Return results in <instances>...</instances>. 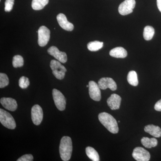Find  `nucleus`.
<instances>
[{
  "label": "nucleus",
  "instance_id": "f257e3e1",
  "mask_svg": "<svg viewBox=\"0 0 161 161\" xmlns=\"http://www.w3.org/2000/svg\"><path fill=\"white\" fill-rule=\"evenodd\" d=\"M98 118L101 123L110 132L113 134L118 133V124L112 115L107 112H102L98 115Z\"/></svg>",
  "mask_w": 161,
  "mask_h": 161
},
{
  "label": "nucleus",
  "instance_id": "f03ea898",
  "mask_svg": "<svg viewBox=\"0 0 161 161\" xmlns=\"http://www.w3.org/2000/svg\"><path fill=\"white\" fill-rule=\"evenodd\" d=\"M73 151V144L71 138L69 136H64L60 140L59 152L61 159L64 161L69 160Z\"/></svg>",
  "mask_w": 161,
  "mask_h": 161
},
{
  "label": "nucleus",
  "instance_id": "7ed1b4c3",
  "mask_svg": "<svg viewBox=\"0 0 161 161\" xmlns=\"http://www.w3.org/2000/svg\"><path fill=\"white\" fill-rule=\"evenodd\" d=\"M0 122L4 127L9 130H14L16 126L14 118L11 114L2 109H0Z\"/></svg>",
  "mask_w": 161,
  "mask_h": 161
},
{
  "label": "nucleus",
  "instance_id": "20e7f679",
  "mask_svg": "<svg viewBox=\"0 0 161 161\" xmlns=\"http://www.w3.org/2000/svg\"><path fill=\"white\" fill-rule=\"evenodd\" d=\"M50 66L53 71V75L57 79L59 80L64 79L67 70L65 67L61 64L60 61L55 60H52Z\"/></svg>",
  "mask_w": 161,
  "mask_h": 161
},
{
  "label": "nucleus",
  "instance_id": "39448f33",
  "mask_svg": "<svg viewBox=\"0 0 161 161\" xmlns=\"http://www.w3.org/2000/svg\"><path fill=\"white\" fill-rule=\"evenodd\" d=\"M53 96L55 104L60 111H64L66 107V99L64 95L60 91L56 89L53 91Z\"/></svg>",
  "mask_w": 161,
  "mask_h": 161
},
{
  "label": "nucleus",
  "instance_id": "423d86ee",
  "mask_svg": "<svg viewBox=\"0 0 161 161\" xmlns=\"http://www.w3.org/2000/svg\"><path fill=\"white\" fill-rule=\"evenodd\" d=\"M38 43L39 46L44 47L47 44L50 37V31L46 26H40L38 31Z\"/></svg>",
  "mask_w": 161,
  "mask_h": 161
},
{
  "label": "nucleus",
  "instance_id": "0eeeda50",
  "mask_svg": "<svg viewBox=\"0 0 161 161\" xmlns=\"http://www.w3.org/2000/svg\"><path fill=\"white\" fill-rule=\"evenodd\" d=\"M135 5V0H125L119 5L118 8L119 12L122 15L130 14L133 12Z\"/></svg>",
  "mask_w": 161,
  "mask_h": 161
},
{
  "label": "nucleus",
  "instance_id": "6e6552de",
  "mask_svg": "<svg viewBox=\"0 0 161 161\" xmlns=\"http://www.w3.org/2000/svg\"><path fill=\"white\" fill-rule=\"evenodd\" d=\"M132 156L137 161H148L150 158V153L140 147H136L133 150Z\"/></svg>",
  "mask_w": 161,
  "mask_h": 161
},
{
  "label": "nucleus",
  "instance_id": "1a4fd4ad",
  "mask_svg": "<svg viewBox=\"0 0 161 161\" xmlns=\"http://www.w3.org/2000/svg\"><path fill=\"white\" fill-rule=\"evenodd\" d=\"M31 119L33 123L36 125L41 124L43 119V112L41 107L39 105H35L32 108Z\"/></svg>",
  "mask_w": 161,
  "mask_h": 161
},
{
  "label": "nucleus",
  "instance_id": "9d476101",
  "mask_svg": "<svg viewBox=\"0 0 161 161\" xmlns=\"http://www.w3.org/2000/svg\"><path fill=\"white\" fill-rule=\"evenodd\" d=\"M89 93L90 97L95 101H99L101 98L100 88L95 81H91L89 82Z\"/></svg>",
  "mask_w": 161,
  "mask_h": 161
},
{
  "label": "nucleus",
  "instance_id": "9b49d317",
  "mask_svg": "<svg viewBox=\"0 0 161 161\" xmlns=\"http://www.w3.org/2000/svg\"><path fill=\"white\" fill-rule=\"evenodd\" d=\"M98 85L102 90L109 88L111 91H115L117 89V85L114 80L110 78H103L98 80Z\"/></svg>",
  "mask_w": 161,
  "mask_h": 161
},
{
  "label": "nucleus",
  "instance_id": "f8f14e48",
  "mask_svg": "<svg viewBox=\"0 0 161 161\" xmlns=\"http://www.w3.org/2000/svg\"><path fill=\"white\" fill-rule=\"evenodd\" d=\"M47 52L50 55L53 56L61 63H65L67 61L66 53L60 51L56 47H51L47 50Z\"/></svg>",
  "mask_w": 161,
  "mask_h": 161
},
{
  "label": "nucleus",
  "instance_id": "ddd939ff",
  "mask_svg": "<svg viewBox=\"0 0 161 161\" xmlns=\"http://www.w3.org/2000/svg\"><path fill=\"white\" fill-rule=\"evenodd\" d=\"M57 19L58 24L64 30L70 31L74 30V25L68 21L65 15L63 14H59L57 16Z\"/></svg>",
  "mask_w": 161,
  "mask_h": 161
},
{
  "label": "nucleus",
  "instance_id": "4468645a",
  "mask_svg": "<svg viewBox=\"0 0 161 161\" xmlns=\"http://www.w3.org/2000/svg\"><path fill=\"white\" fill-rule=\"evenodd\" d=\"M0 102L3 107L9 111L14 112L17 109V103L14 98H1Z\"/></svg>",
  "mask_w": 161,
  "mask_h": 161
},
{
  "label": "nucleus",
  "instance_id": "2eb2a0df",
  "mask_svg": "<svg viewBox=\"0 0 161 161\" xmlns=\"http://www.w3.org/2000/svg\"><path fill=\"white\" fill-rule=\"evenodd\" d=\"M121 98L117 94L111 95L107 100L108 106L112 110H117L120 107Z\"/></svg>",
  "mask_w": 161,
  "mask_h": 161
},
{
  "label": "nucleus",
  "instance_id": "dca6fc26",
  "mask_svg": "<svg viewBox=\"0 0 161 161\" xmlns=\"http://www.w3.org/2000/svg\"><path fill=\"white\" fill-rule=\"evenodd\" d=\"M145 131L154 137L158 138L161 136V129L158 126L153 125H148L145 127Z\"/></svg>",
  "mask_w": 161,
  "mask_h": 161
},
{
  "label": "nucleus",
  "instance_id": "f3484780",
  "mask_svg": "<svg viewBox=\"0 0 161 161\" xmlns=\"http://www.w3.org/2000/svg\"><path fill=\"white\" fill-rule=\"evenodd\" d=\"M109 54L111 57L117 58H125L127 56L126 50L122 47H116L110 51Z\"/></svg>",
  "mask_w": 161,
  "mask_h": 161
},
{
  "label": "nucleus",
  "instance_id": "a211bd4d",
  "mask_svg": "<svg viewBox=\"0 0 161 161\" xmlns=\"http://www.w3.org/2000/svg\"><path fill=\"white\" fill-rule=\"evenodd\" d=\"M141 142L146 148H150L155 147L157 146L158 141L155 138H149L144 137L141 140Z\"/></svg>",
  "mask_w": 161,
  "mask_h": 161
},
{
  "label": "nucleus",
  "instance_id": "6ab92c4d",
  "mask_svg": "<svg viewBox=\"0 0 161 161\" xmlns=\"http://www.w3.org/2000/svg\"><path fill=\"white\" fill-rule=\"evenodd\" d=\"M49 3V0H32V8L34 10H39L43 9Z\"/></svg>",
  "mask_w": 161,
  "mask_h": 161
},
{
  "label": "nucleus",
  "instance_id": "aec40b11",
  "mask_svg": "<svg viewBox=\"0 0 161 161\" xmlns=\"http://www.w3.org/2000/svg\"><path fill=\"white\" fill-rule=\"evenodd\" d=\"M86 152L89 158L93 161H99V157L98 152L92 147H88L86 149Z\"/></svg>",
  "mask_w": 161,
  "mask_h": 161
},
{
  "label": "nucleus",
  "instance_id": "412c9836",
  "mask_svg": "<svg viewBox=\"0 0 161 161\" xmlns=\"http://www.w3.org/2000/svg\"><path fill=\"white\" fill-rule=\"evenodd\" d=\"M127 80L131 85L137 86L138 84V78L136 72L135 71H131L129 72L127 76Z\"/></svg>",
  "mask_w": 161,
  "mask_h": 161
},
{
  "label": "nucleus",
  "instance_id": "4be33fe9",
  "mask_svg": "<svg viewBox=\"0 0 161 161\" xmlns=\"http://www.w3.org/2000/svg\"><path fill=\"white\" fill-rule=\"evenodd\" d=\"M103 42L95 41L88 43L87 48L91 51L95 52L101 49L103 47Z\"/></svg>",
  "mask_w": 161,
  "mask_h": 161
},
{
  "label": "nucleus",
  "instance_id": "5701e85b",
  "mask_svg": "<svg viewBox=\"0 0 161 161\" xmlns=\"http://www.w3.org/2000/svg\"><path fill=\"white\" fill-rule=\"evenodd\" d=\"M154 35V29L152 26H146L144 28L143 37L146 40H150L153 37Z\"/></svg>",
  "mask_w": 161,
  "mask_h": 161
},
{
  "label": "nucleus",
  "instance_id": "b1692460",
  "mask_svg": "<svg viewBox=\"0 0 161 161\" xmlns=\"http://www.w3.org/2000/svg\"><path fill=\"white\" fill-rule=\"evenodd\" d=\"M13 66L14 68L21 67L24 64V60L23 57L20 55L14 56L13 58Z\"/></svg>",
  "mask_w": 161,
  "mask_h": 161
},
{
  "label": "nucleus",
  "instance_id": "393cba45",
  "mask_svg": "<svg viewBox=\"0 0 161 161\" xmlns=\"http://www.w3.org/2000/svg\"><path fill=\"white\" fill-rule=\"evenodd\" d=\"M9 80L8 76L4 73L0 74V88H3L9 85Z\"/></svg>",
  "mask_w": 161,
  "mask_h": 161
},
{
  "label": "nucleus",
  "instance_id": "a878e982",
  "mask_svg": "<svg viewBox=\"0 0 161 161\" xmlns=\"http://www.w3.org/2000/svg\"><path fill=\"white\" fill-rule=\"evenodd\" d=\"M30 85L29 79L26 77L23 76L19 80V86L22 89H26Z\"/></svg>",
  "mask_w": 161,
  "mask_h": 161
},
{
  "label": "nucleus",
  "instance_id": "bb28decb",
  "mask_svg": "<svg viewBox=\"0 0 161 161\" xmlns=\"http://www.w3.org/2000/svg\"><path fill=\"white\" fill-rule=\"evenodd\" d=\"M14 0H6L5 5V10L6 12L11 11L14 4Z\"/></svg>",
  "mask_w": 161,
  "mask_h": 161
},
{
  "label": "nucleus",
  "instance_id": "cd10ccee",
  "mask_svg": "<svg viewBox=\"0 0 161 161\" xmlns=\"http://www.w3.org/2000/svg\"><path fill=\"white\" fill-rule=\"evenodd\" d=\"M33 160V157L31 154H25L18 159L17 161H32Z\"/></svg>",
  "mask_w": 161,
  "mask_h": 161
},
{
  "label": "nucleus",
  "instance_id": "c85d7f7f",
  "mask_svg": "<svg viewBox=\"0 0 161 161\" xmlns=\"http://www.w3.org/2000/svg\"><path fill=\"white\" fill-rule=\"evenodd\" d=\"M154 109L156 111L161 112V99L156 103L154 106Z\"/></svg>",
  "mask_w": 161,
  "mask_h": 161
},
{
  "label": "nucleus",
  "instance_id": "c756f323",
  "mask_svg": "<svg viewBox=\"0 0 161 161\" xmlns=\"http://www.w3.org/2000/svg\"><path fill=\"white\" fill-rule=\"evenodd\" d=\"M158 8L161 13V0H157Z\"/></svg>",
  "mask_w": 161,
  "mask_h": 161
},
{
  "label": "nucleus",
  "instance_id": "7c9ffc66",
  "mask_svg": "<svg viewBox=\"0 0 161 161\" xmlns=\"http://www.w3.org/2000/svg\"><path fill=\"white\" fill-rule=\"evenodd\" d=\"M86 87H89V85H87Z\"/></svg>",
  "mask_w": 161,
  "mask_h": 161
},
{
  "label": "nucleus",
  "instance_id": "2f4dec72",
  "mask_svg": "<svg viewBox=\"0 0 161 161\" xmlns=\"http://www.w3.org/2000/svg\"><path fill=\"white\" fill-rule=\"evenodd\" d=\"M120 122V121H118V123Z\"/></svg>",
  "mask_w": 161,
  "mask_h": 161
}]
</instances>
